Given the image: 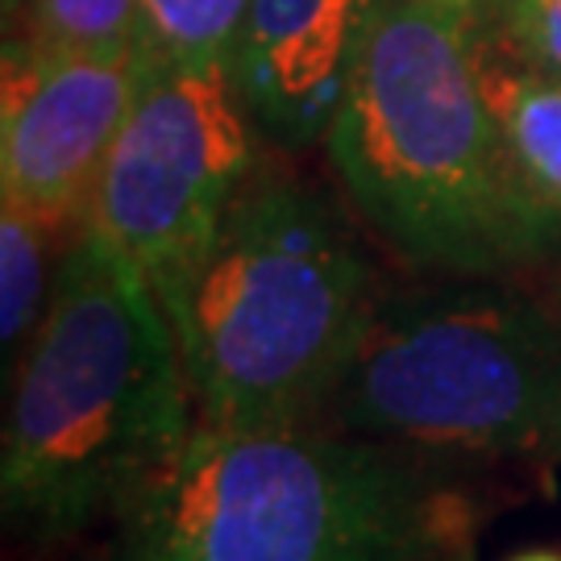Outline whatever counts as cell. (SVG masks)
Listing matches in <instances>:
<instances>
[{
	"mask_svg": "<svg viewBox=\"0 0 561 561\" xmlns=\"http://www.w3.org/2000/svg\"><path fill=\"white\" fill-rule=\"evenodd\" d=\"M324 154L362 225L403 262L449 279H503L561 245L474 71V30L421 0H382Z\"/></svg>",
	"mask_w": 561,
	"mask_h": 561,
	"instance_id": "obj_1",
	"label": "cell"
},
{
	"mask_svg": "<svg viewBox=\"0 0 561 561\" xmlns=\"http://www.w3.org/2000/svg\"><path fill=\"white\" fill-rule=\"evenodd\" d=\"M175 324L117 245L88 229L62 245L55 291L9 379L0 512L55 545L113 516L192 433Z\"/></svg>",
	"mask_w": 561,
	"mask_h": 561,
	"instance_id": "obj_2",
	"label": "cell"
},
{
	"mask_svg": "<svg viewBox=\"0 0 561 561\" xmlns=\"http://www.w3.org/2000/svg\"><path fill=\"white\" fill-rule=\"evenodd\" d=\"M474 507L333 424L196 433L113 512V561H470Z\"/></svg>",
	"mask_w": 561,
	"mask_h": 561,
	"instance_id": "obj_3",
	"label": "cell"
},
{
	"mask_svg": "<svg viewBox=\"0 0 561 561\" xmlns=\"http://www.w3.org/2000/svg\"><path fill=\"white\" fill-rule=\"evenodd\" d=\"M382 304L358 225L321 183L254 171L167 312L196 421L321 424Z\"/></svg>",
	"mask_w": 561,
	"mask_h": 561,
	"instance_id": "obj_4",
	"label": "cell"
},
{
	"mask_svg": "<svg viewBox=\"0 0 561 561\" xmlns=\"http://www.w3.org/2000/svg\"><path fill=\"white\" fill-rule=\"evenodd\" d=\"M321 424L561 466V321L495 279L387 300Z\"/></svg>",
	"mask_w": 561,
	"mask_h": 561,
	"instance_id": "obj_5",
	"label": "cell"
},
{
	"mask_svg": "<svg viewBox=\"0 0 561 561\" xmlns=\"http://www.w3.org/2000/svg\"><path fill=\"white\" fill-rule=\"evenodd\" d=\"M254 134L229 62H150L83 225L138 266L167 312L259 171Z\"/></svg>",
	"mask_w": 561,
	"mask_h": 561,
	"instance_id": "obj_6",
	"label": "cell"
},
{
	"mask_svg": "<svg viewBox=\"0 0 561 561\" xmlns=\"http://www.w3.org/2000/svg\"><path fill=\"white\" fill-rule=\"evenodd\" d=\"M150 59L34 55L9 38L0 88V204L34 213L62 238L80 233L104 162L138 101Z\"/></svg>",
	"mask_w": 561,
	"mask_h": 561,
	"instance_id": "obj_7",
	"label": "cell"
},
{
	"mask_svg": "<svg viewBox=\"0 0 561 561\" xmlns=\"http://www.w3.org/2000/svg\"><path fill=\"white\" fill-rule=\"evenodd\" d=\"M382 0H250L233 80L262 138L324 141Z\"/></svg>",
	"mask_w": 561,
	"mask_h": 561,
	"instance_id": "obj_8",
	"label": "cell"
},
{
	"mask_svg": "<svg viewBox=\"0 0 561 561\" xmlns=\"http://www.w3.org/2000/svg\"><path fill=\"white\" fill-rule=\"evenodd\" d=\"M474 71L533 196L561 217V80L533 71L491 30H474Z\"/></svg>",
	"mask_w": 561,
	"mask_h": 561,
	"instance_id": "obj_9",
	"label": "cell"
},
{
	"mask_svg": "<svg viewBox=\"0 0 561 561\" xmlns=\"http://www.w3.org/2000/svg\"><path fill=\"white\" fill-rule=\"evenodd\" d=\"M59 229L25 213L18 204H0V358L4 379L13 375V362H21L25 345L34 341L46 304L55 291L62 259Z\"/></svg>",
	"mask_w": 561,
	"mask_h": 561,
	"instance_id": "obj_10",
	"label": "cell"
},
{
	"mask_svg": "<svg viewBox=\"0 0 561 561\" xmlns=\"http://www.w3.org/2000/svg\"><path fill=\"white\" fill-rule=\"evenodd\" d=\"M250 0H141L138 46L150 62H229Z\"/></svg>",
	"mask_w": 561,
	"mask_h": 561,
	"instance_id": "obj_11",
	"label": "cell"
},
{
	"mask_svg": "<svg viewBox=\"0 0 561 561\" xmlns=\"http://www.w3.org/2000/svg\"><path fill=\"white\" fill-rule=\"evenodd\" d=\"M138 30L141 0H30L18 42L34 55H121Z\"/></svg>",
	"mask_w": 561,
	"mask_h": 561,
	"instance_id": "obj_12",
	"label": "cell"
},
{
	"mask_svg": "<svg viewBox=\"0 0 561 561\" xmlns=\"http://www.w3.org/2000/svg\"><path fill=\"white\" fill-rule=\"evenodd\" d=\"M491 34L533 71L561 80V0H491Z\"/></svg>",
	"mask_w": 561,
	"mask_h": 561,
	"instance_id": "obj_13",
	"label": "cell"
},
{
	"mask_svg": "<svg viewBox=\"0 0 561 561\" xmlns=\"http://www.w3.org/2000/svg\"><path fill=\"white\" fill-rule=\"evenodd\" d=\"M421 4H428V9H433V13H442V18L461 21V25L479 30L482 18H486V4H491V0H421Z\"/></svg>",
	"mask_w": 561,
	"mask_h": 561,
	"instance_id": "obj_14",
	"label": "cell"
},
{
	"mask_svg": "<svg viewBox=\"0 0 561 561\" xmlns=\"http://www.w3.org/2000/svg\"><path fill=\"white\" fill-rule=\"evenodd\" d=\"M507 561H561L558 549H528V553H516V558Z\"/></svg>",
	"mask_w": 561,
	"mask_h": 561,
	"instance_id": "obj_15",
	"label": "cell"
},
{
	"mask_svg": "<svg viewBox=\"0 0 561 561\" xmlns=\"http://www.w3.org/2000/svg\"><path fill=\"white\" fill-rule=\"evenodd\" d=\"M0 9H4V25H13V18L25 13V9H21V0H0Z\"/></svg>",
	"mask_w": 561,
	"mask_h": 561,
	"instance_id": "obj_16",
	"label": "cell"
}]
</instances>
